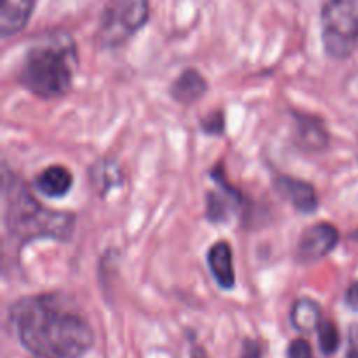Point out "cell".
I'll list each match as a JSON object with an SVG mask.
<instances>
[{"mask_svg": "<svg viewBox=\"0 0 358 358\" xmlns=\"http://www.w3.org/2000/svg\"><path fill=\"white\" fill-rule=\"evenodd\" d=\"M21 345L37 358H80L93 345V331L56 296L24 297L10 308Z\"/></svg>", "mask_w": 358, "mask_h": 358, "instance_id": "6da1fadb", "label": "cell"}, {"mask_svg": "<svg viewBox=\"0 0 358 358\" xmlns=\"http://www.w3.org/2000/svg\"><path fill=\"white\" fill-rule=\"evenodd\" d=\"M77 51L72 37L51 35L31 45L20 65L21 84L41 98H59L72 87Z\"/></svg>", "mask_w": 358, "mask_h": 358, "instance_id": "7a4b0ae2", "label": "cell"}, {"mask_svg": "<svg viewBox=\"0 0 358 358\" xmlns=\"http://www.w3.org/2000/svg\"><path fill=\"white\" fill-rule=\"evenodd\" d=\"M6 198V226L13 238L30 241L35 238H69L73 217L70 213L52 212L38 205L30 189L20 178H7L3 187Z\"/></svg>", "mask_w": 358, "mask_h": 358, "instance_id": "3957f363", "label": "cell"}, {"mask_svg": "<svg viewBox=\"0 0 358 358\" xmlns=\"http://www.w3.org/2000/svg\"><path fill=\"white\" fill-rule=\"evenodd\" d=\"M322 38L332 58H348L358 48V0H327L322 7Z\"/></svg>", "mask_w": 358, "mask_h": 358, "instance_id": "277c9868", "label": "cell"}, {"mask_svg": "<svg viewBox=\"0 0 358 358\" xmlns=\"http://www.w3.org/2000/svg\"><path fill=\"white\" fill-rule=\"evenodd\" d=\"M149 20V0H114L105 9L100 41L107 45L122 44Z\"/></svg>", "mask_w": 358, "mask_h": 358, "instance_id": "5b68a950", "label": "cell"}, {"mask_svg": "<svg viewBox=\"0 0 358 358\" xmlns=\"http://www.w3.org/2000/svg\"><path fill=\"white\" fill-rule=\"evenodd\" d=\"M339 241V233L332 224L318 222L303 231L297 243V261L311 264L331 254Z\"/></svg>", "mask_w": 358, "mask_h": 358, "instance_id": "8992f818", "label": "cell"}, {"mask_svg": "<svg viewBox=\"0 0 358 358\" xmlns=\"http://www.w3.org/2000/svg\"><path fill=\"white\" fill-rule=\"evenodd\" d=\"M275 189L285 201H289L297 212L313 213L318 208V196L310 182L292 177H278L275 180Z\"/></svg>", "mask_w": 358, "mask_h": 358, "instance_id": "52a82bcc", "label": "cell"}, {"mask_svg": "<svg viewBox=\"0 0 358 358\" xmlns=\"http://www.w3.org/2000/svg\"><path fill=\"white\" fill-rule=\"evenodd\" d=\"M37 0H0V34L16 35L27 27Z\"/></svg>", "mask_w": 358, "mask_h": 358, "instance_id": "ba28073f", "label": "cell"}, {"mask_svg": "<svg viewBox=\"0 0 358 358\" xmlns=\"http://www.w3.org/2000/svg\"><path fill=\"white\" fill-rule=\"evenodd\" d=\"M208 268L212 276L222 289L231 290L236 283L233 266V250L227 241H217L208 250Z\"/></svg>", "mask_w": 358, "mask_h": 358, "instance_id": "9c48e42d", "label": "cell"}, {"mask_svg": "<svg viewBox=\"0 0 358 358\" xmlns=\"http://www.w3.org/2000/svg\"><path fill=\"white\" fill-rule=\"evenodd\" d=\"M217 184H219V191H212L206 196V215L208 219H212L213 222H220V220H226L231 213L236 210V206L240 205V192L236 189L231 187L226 182V178H217Z\"/></svg>", "mask_w": 358, "mask_h": 358, "instance_id": "30bf717a", "label": "cell"}, {"mask_svg": "<svg viewBox=\"0 0 358 358\" xmlns=\"http://www.w3.org/2000/svg\"><path fill=\"white\" fill-rule=\"evenodd\" d=\"M296 119L297 145L304 150H310V152H317V150L325 149V145L329 142V135L324 122L320 119L313 117V115L296 114Z\"/></svg>", "mask_w": 358, "mask_h": 358, "instance_id": "8fae6325", "label": "cell"}, {"mask_svg": "<svg viewBox=\"0 0 358 358\" xmlns=\"http://www.w3.org/2000/svg\"><path fill=\"white\" fill-rule=\"evenodd\" d=\"M208 90L205 77L194 69H187L177 77V80L171 86V96L178 101V103H194L198 101L203 94Z\"/></svg>", "mask_w": 358, "mask_h": 358, "instance_id": "7c38bea8", "label": "cell"}, {"mask_svg": "<svg viewBox=\"0 0 358 358\" xmlns=\"http://www.w3.org/2000/svg\"><path fill=\"white\" fill-rule=\"evenodd\" d=\"M72 173L65 166H49L35 180L38 192L45 198H63L72 189Z\"/></svg>", "mask_w": 358, "mask_h": 358, "instance_id": "4fadbf2b", "label": "cell"}, {"mask_svg": "<svg viewBox=\"0 0 358 358\" xmlns=\"http://www.w3.org/2000/svg\"><path fill=\"white\" fill-rule=\"evenodd\" d=\"M290 322L294 327L299 332H311L315 329L320 327L322 320V308L317 301L308 299H297L292 304V311H290Z\"/></svg>", "mask_w": 358, "mask_h": 358, "instance_id": "5bb4252c", "label": "cell"}, {"mask_svg": "<svg viewBox=\"0 0 358 358\" xmlns=\"http://www.w3.org/2000/svg\"><path fill=\"white\" fill-rule=\"evenodd\" d=\"M318 345L324 355L331 357L339 348V331L332 322L324 320L318 327Z\"/></svg>", "mask_w": 358, "mask_h": 358, "instance_id": "9a60e30c", "label": "cell"}, {"mask_svg": "<svg viewBox=\"0 0 358 358\" xmlns=\"http://www.w3.org/2000/svg\"><path fill=\"white\" fill-rule=\"evenodd\" d=\"M203 131L208 133V135L220 136L224 133V114L222 112H213L212 115L203 121Z\"/></svg>", "mask_w": 358, "mask_h": 358, "instance_id": "2e32d148", "label": "cell"}, {"mask_svg": "<svg viewBox=\"0 0 358 358\" xmlns=\"http://www.w3.org/2000/svg\"><path fill=\"white\" fill-rule=\"evenodd\" d=\"M289 358H313V350L306 339H296L289 346Z\"/></svg>", "mask_w": 358, "mask_h": 358, "instance_id": "e0dca14e", "label": "cell"}, {"mask_svg": "<svg viewBox=\"0 0 358 358\" xmlns=\"http://www.w3.org/2000/svg\"><path fill=\"white\" fill-rule=\"evenodd\" d=\"M345 301H346V304H348L350 310L357 311V313H358V282L352 283V285L348 287V290H346Z\"/></svg>", "mask_w": 358, "mask_h": 358, "instance_id": "ac0fdd59", "label": "cell"}, {"mask_svg": "<svg viewBox=\"0 0 358 358\" xmlns=\"http://www.w3.org/2000/svg\"><path fill=\"white\" fill-rule=\"evenodd\" d=\"M348 358H358V338L352 339V348L348 352Z\"/></svg>", "mask_w": 358, "mask_h": 358, "instance_id": "d6986e66", "label": "cell"}, {"mask_svg": "<svg viewBox=\"0 0 358 358\" xmlns=\"http://www.w3.org/2000/svg\"><path fill=\"white\" fill-rule=\"evenodd\" d=\"M355 238H357V240H358V233H357V236H355Z\"/></svg>", "mask_w": 358, "mask_h": 358, "instance_id": "ffe728a7", "label": "cell"}]
</instances>
